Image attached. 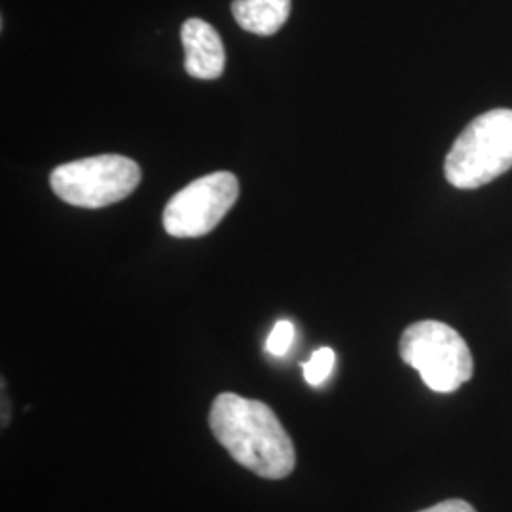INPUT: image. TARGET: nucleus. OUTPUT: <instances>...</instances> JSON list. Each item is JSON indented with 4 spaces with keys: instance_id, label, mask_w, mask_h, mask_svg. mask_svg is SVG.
<instances>
[{
    "instance_id": "nucleus-4",
    "label": "nucleus",
    "mask_w": 512,
    "mask_h": 512,
    "mask_svg": "<svg viewBox=\"0 0 512 512\" xmlns=\"http://www.w3.org/2000/svg\"><path fill=\"white\" fill-rule=\"evenodd\" d=\"M141 183V167L131 158L103 154L55 167L50 184L57 198L74 207L99 209L126 200Z\"/></svg>"
},
{
    "instance_id": "nucleus-2",
    "label": "nucleus",
    "mask_w": 512,
    "mask_h": 512,
    "mask_svg": "<svg viewBox=\"0 0 512 512\" xmlns=\"http://www.w3.org/2000/svg\"><path fill=\"white\" fill-rule=\"evenodd\" d=\"M512 167V110H488L459 133L444 175L459 190L492 183Z\"/></svg>"
},
{
    "instance_id": "nucleus-5",
    "label": "nucleus",
    "mask_w": 512,
    "mask_h": 512,
    "mask_svg": "<svg viewBox=\"0 0 512 512\" xmlns=\"http://www.w3.org/2000/svg\"><path fill=\"white\" fill-rule=\"evenodd\" d=\"M239 183L236 175L217 171L184 186L165 205L164 228L173 238H202L219 226L236 205Z\"/></svg>"
},
{
    "instance_id": "nucleus-9",
    "label": "nucleus",
    "mask_w": 512,
    "mask_h": 512,
    "mask_svg": "<svg viewBox=\"0 0 512 512\" xmlns=\"http://www.w3.org/2000/svg\"><path fill=\"white\" fill-rule=\"evenodd\" d=\"M294 340V327L291 321H279L275 325L274 330L270 332L268 336V342H266V349L270 355L274 357H283Z\"/></svg>"
},
{
    "instance_id": "nucleus-10",
    "label": "nucleus",
    "mask_w": 512,
    "mask_h": 512,
    "mask_svg": "<svg viewBox=\"0 0 512 512\" xmlns=\"http://www.w3.org/2000/svg\"><path fill=\"white\" fill-rule=\"evenodd\" d=\"M420 512H476L473 505H469L467 501L463 499H448V501H442L439 505H433L429 509H423Z\"/></svg>"
},
{
    "instance_id": "nucleus-1",
    "label": "nucleus",
    "mask_w": 512,
    "mask_h": 512,
    "mask_svg": "<svg viewBox=\"0 0 512 512\" xmlns=\"http://www.w3.org/2000/svg\"><path fill=\"white\" fill-rule=\"evenodd\" d=\"M209 427L220 446L255 475L281 480L293 473V440L268 404L220 393L211 404Z\"/></svg>"
},
{
    "instance_id": "nucleus-7",
    "label": "nucleus",
    "mask_w": 512,
    "mask_h": 512,
    "mask_svg": "<svg viewBox=\"0 0 512 512\" xmlns=\"http://www.w3.org/2000/svg\"><path fill=\"white\" fill-rule=\"evenodd\" d=\"M232 14L241 29L272 37L289 19L291 0H234Z\"/></svg>"
},
{
    "instance_id": "nucleus-8",
    "label": "nucleus",
    "mask_w": 512,
    "mask_h": 512,
    "mask_svg": "<svg viewBox=\"0 0 512 512\" xmlns=\"http://www.w3.org/2000/svg\"><path fill=\"white\" fill-rule=\"evenodd\" d=\"M334 351L330 348H319L310 357V361L304 363V378L313 387L325 384L329 380L330 372L334 368Z\"/></svg>"
},
{
    "instance_id": "nucleus-6",
    "label": "nucleus",
    "mask_w": 512,
    "mask_h": 512,
    "mask_svg": "<svg viewBox=\"0 0 512 512\" xmlns=\"http://www.w3.org/2000/svg\"><path fill=\"white\" fill-rule=\"evenodd\" d=\"M184 69L200 80H217L224 73V44L213 25L203 19H188L181 29Z\"/></svg>"
},
{
    "instance_id": "nucleus-3",
    "label": "nucleus",
    "mask_w": 512,
    "mask_h": 512,
    "mask_svg": "<svg viewBox=\"0 0 512 512\" xmlns=\"http://www.w3.org/2000/svg\"><path fill=\"white\" fill-rule=\"evenodd\" d=\"M401 359L420 372L435 393H454L473 378V355L458 330L440 321H420L404 330Z\"/></svg>"
}]
</instances>
